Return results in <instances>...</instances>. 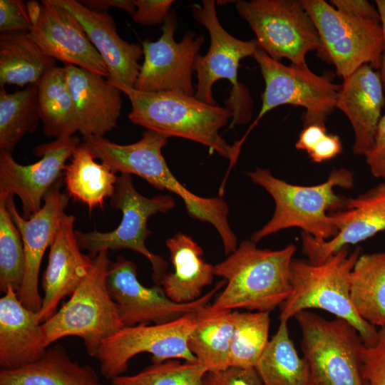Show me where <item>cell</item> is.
I'll use <instances>...</instances> for the list:
<instances>
[{"mask_svg": "<svg viewBox=\"0 0 385 385\" xmlns=\"http://www.w3.org/2000/svg\"><path fill=\"white\" fill-rule=\"evenodd\" d=\"M342 151V143L337 135L327 133L308 154L317 163L329 160Z\"/></svg>", "mask_w": 385, "mask_h": 385, "instance_id": "42", "label": "cell"}, {"mask_svg": "<svg viewBox=\"0 0 385 385\" xmlns=\"http://www.w3.org/2000/svg\"><path fill=\"white\" fill-rule=\"evenodd\" d=\"M32 27L26 3L21 0H0L1 33L26 31Z\"/></svg>", "mask_w": 385, "mask_h": 385, "instance_id": "37", "label": "cell"}, {"mask_svg": "<svg viewBox=\"0 0 385 385\" xmlns=\"http://www.w3.org/2000/svg\"><path fill=\"white\" fill-rule=\"evenodd\" d=\"M332 215L338 232L330 240L319 241L301 233L302 252L312 264L323 263L347 245L385 230V183L355 198H346L344 210Z\"/></svg>", "mask_w": 385, "mask_h": 385, "instance_id": "18", "label": "cell"}, {"mask_svg": "<svg viewBox=\"0 0 385 385\" xmlns=\"http://www.w3.org/2000/svg\"><path fill=\"white\" fill-rule=\"evenodd\" d=\"M327 133L325 124L314 123L305 126L299 133L295 148L309 154Z\"/></svg>", "mask_w": 385, "mask_h": 385, "instance_id": "43", "label": "cell"}, {"mask_svg": "<svg viewBox=\"0 0 385 385\" xmlns=\"http://www.w3.org/2000/svg\"><path fill=\"white\" fill-rule=\"evenodd\" d=\"M197 312L164 324L124 327L101 345L95 356L100 364L101 373L110 380L121 376L128 369V361L144 352L152 355L153 364L174 359L196 361L188 341L196 325Z\"/></svg>", "mask_w": 385, "mask_h": 385, "instance_id": "12", "label": "cell"}, {"mask_svg": "<svg viewBox=\"0 0 385 385\" xmlns=\"http://www.w3.org/2000/svg\"><path fill=\"white\" fill-rule=\"evenodd\" d=\"M254 183L263 188L273 198L275 210L272 218L251 240L255 243L278 231L298 227L319 241L329 240L338 230L329 210L344 209L346 197L335 193L337 187L354 186V175L346 169L333 170L321 184L302 186L274 177L268 169L257 168L247 173Z\"/></svg>", "mask_w": 385, "mask_h": 385, "instance_id": "3", "label": "cell"}, {"mask_svg": "<svg viewBox=\"0 0 385 385\" xmlns=\"http://www.w3.org/2000/svg\"><path fill=\"white\" fill-rule=\"evenodd\" d=\"M270 312L236 311L230 367H255L268 343Z\"/></svg>", "mask_w": 385, "mask_h": 385, "instance_id": "33", "label": "cell"}, {"mask_svg": "<svg viewBox=\"0 0 385 385\" xmlns=\"http://www.w3.org/2000/svg\"><path fill=\"white\" fill-rule=\"evenodd\" d=\"M56 61L46 55L29 32L1 33L0 86L37 84Z\"/></svg>", "mask_w": 385, "mask_h": 385, "instance_id": "26", "label": "cell"}, {"mask_svg": "<svg viewBox=\"0 0 385 385\" xmlns=\"http://www.w3.org/2000/svg\"><path fill=\"white\" fill-rule=\"evenodd\" d=\"M295 251L293 244L271 250L257 247L252 240L242 241L214 266L215 275L222 277L226 287L210 309L270 312L281 306L292 292L290 266Z\"/></svg>", "mask_w": 385, "mask_h": 385, "instance_id": "1", "label": "cell"}, {"mask_svg": "<svg viewBox=\"0 0 385 385\" xmlns=\"http://www.w3.org/2000/svg\"><path fill=\"white\" fill-rule=\"evenodd\" d=\"M38 23L29 34L41 49L64 65L71 64L108 78L107 66L83 26L56 0H43Z\"/></svg>", "mask_w": 385, "mask_h": 385, "instance_id": "17", "label": "cell"}, {"mask_svg": "<svg viewBox=\"0 0 385 385\" xmlns=\"http://www.w3.org/2000/svg\"><path fill=\"white\" fill-rule=\"evenodd\" d=\"M72 215L65 213L49 247L47 267L42 278L41 308L38 312L43 323L57 312L60 302L71 296L86 277L93 258L84 255L78 245Z\"/></svg>", "mask_w": 385, "mask_h": 385, "instance_id": "19", "label": "cell"}, {"mask_svg": "<svg viewBox=\"0 0 385 385\" xmlns=\"http://www.w3.org/2000/svg\"><path fill=\"white\" fill-rule=\"evenodd\" d=\"M80 145L71 136L36 145L34 153L41 159L21 165L11 153L0 150V195H17L22 204V217L30 219L43 205L44 197L61 179L67 160Z\"/></svg>", "mask_w": 385, "mask_h": 385, "instance_id": "15", "label": "cell"}, {"mask_svg": "<svg viewBox=\"0 0 385 385\" xmlns=\"http://www.w3.org/2000/svg\"><path fill=\"white\" fill-rule=\"evenodd\" d=\"M363 375L368 385H385V326L378 331L373 345H364Z\"/></svg>", "mask_w": 385, "mask_h": 385, "instance_id": "36", "label": "cell"}, {"mask_svg": "<svg viewBox=\"0 0 385 385\" xmlns=\"http://www.w3.org/2000/svg\"><path fill=\"white\" fill-rule=\"evenodd\" d=\"M38 94L37 84L13 93L0 86V150L11 153L25 135L36 130Z\"/></svg>", "mask_w": 385, "mask_h": 385, "instance_id": "32", "label": "cell"}, {"mask_svg": "<svg viewBox=\"0 0 385 385\" xmlns=\"http://www.w3.org/2000/svg\"><path fill=\"white\" fill-rule=\"evenodd\" d=\"M0 385H104L91 366L73 361L61 344L48 347L35 362L1 369Z\"/></svg>", "mask_w": 385, "mask_h": 385, "instance_id": "25", "label": "cell"}, {"mask_svg": "<svg viewBox=\"0 0 385 385\" xmlns=\"http://www.w3.org/2000/svg\"><path fill=\"white\" fill-rule=\"evenodd\" d=\"M48 346L38 312L26 308L10 287L0 299V366L14 369L41 359Z\"/></svg>", "mask_w": 385, "mask_h": 385, "instance_id": "23", "label": "cell"}, {"mask_svg": "<svg viewBox=\"0 0 385 385\" xmlns=\"http://www.w3.org/2000/svg\"><path fill=\"white\" fill-rule=\"evenodd\" d=\"M192 13L196 21L207 29L210 38L207 53L198 54L195 60L197 84L195 96L206 103L217 105L212 86L220 79L227 80L232 89L225 107L233 113L230 128L246 123L252 117V98L244 84L238 81V68L242 58L253 57L257 49L255 39L242 41L225 30L218 20L213 0L193 4Z\"/></svg>", "mask_w": 385, "mask_h": 385, "instance_id": "7", "label": "cell"}, {"mask_svg": "<svg viewBox=\"0 0 385 385\" xmlns=\"http://www.w3.org/2000/svg\"><path fill=\"white\" fill-rule=\"evenodd\" d=\"M203 385H263L255 367L230 366L215 372H207Z\"/></svg>", "mask_w": 385, "mask_h": 385, "instance_id": "38", "label": "cell"}, {"mask_svg": "<svg viewBox=\"0 0 385 385\" xmlns=\"http://www.w3.org/2000/svg\"><path fill=\"white\" fill-rule=\"evenodd\" d=\"M79 2L96 12L107 13L110 8H118L133 15L135 11L134 0H83Z\"/></svg>", "mask_w": 385, "mask_h": 385, "instance_id": "44", "label": "cell"}, {"mask_svg": "<svg viewBox=\"0 0 385 385\" xmlns=\"http://www.w3.org/2000/svg\"><path fill=\"white\" fill-rule=\"evenodd\" d=\"M318 31L319 55L343 79L364 65L381 67L384 36L381 23L344 14L324 0H301Z\"/></svg>", "mask_w": 385, "mask_h": 385, "instance_id": "11", "label": "cell"}, {"mask_svg": "<svg viewBox=\"0 0 385 385\" xmlns=\"http://www.w3.org/2000/svg\"><path fill=\"white\" fill-rule=\"evenodd\" d=\"M375 4L380 14L381 25L384 36V48L379 73L385 92V0H376Z\"/></svg>", "mask_w": 385, "mask_h": 385, "instance_id": "45", "label": "cell"}, {"mask_svg": "<svg viewBox=\"0 0 385 385\" xmlns=\"http://www.w3.org/2000/svg\"><path fill=\"white\" fill-rule=\"evenodd\" d=\"M110 205L113 209L121 211L120 223L115 230L106 232L96 229L90 232L76 230L81 249L87 251L92 258L101 251L110 250L125 249L140 253L150 263L153 279L160 285L168 265L145 245L151 234L148 228V220L153 215L173 209L175 205L174 199L169 195L145 197L135 188L130 175L120 174L114 193L110 198Z\"/></svg>", "mask_w": 385, "mask_h": 385, "instance_id": "8", "label": "cell"}, {"mask_svg": "<svg viewBox=\"0 0 385 385\" xmlns=\"http://www.w3.org/2000/svg\"><path fill=\"white\" fill-rule=\"evenodd\" d=\"M38 108L44 135L55 139L73 136L78 124L64 66H55L38 81Z\"/></svg>", "mask_w": 385, "mask_h": 385, "instance_id": "30", "label": "cell"}, {"mask_svg": "<svg viewBox=\"0 0 385 385\" xmlns=\"http://www.w3.org/2000/svg\"><path fill=\"white\" fill-rule=\"evenodd\" d=\"M61 178L47 192L41 210L30 219L19 215L14 195H9L6 205L22 237L25 255L24 277L18 297L28 309L38 312L42 297L38 291V277L44 252L50 247L62 216L66 213L70 197L61 192Z\"/></svg>", "mask_w": 385, "mask_h": 385, "instance_id": "16", "label": "cell"}, {"mask_svg": "<svg viewBox=\"0 0 385 385\" xmlns=\"http://www.w3.org/2000/svg\"><path fill=\"white\" fill-rule=\"evenodd\" d=\"M364 156L372 175L385 180V114L379 122L373 145Z\"/></svg>", "mask_w": 385, "mask_h": 385, "instance_id": "40", "label": "cell"}, {"mask_svg": "<svg viewBox=\"0 0 385 385\" xmlns=\"http://www.w3.org/2000/svg\"><path fill=\"white\" fill-rule=\"evenodd\" d=\"M294 318L301 329L309 385H368L363 375L364 344L351 324L307 310Z\"/></svg>", "mask_w": 385, "mask_h": 385, "instance_id": "6", "label": "cell"}, {"mask_svg": "<svg viewBox=\"0 0 385 385\" xmlns=\"http://www.w3.org/2000/svg\"><path fill=\"white\" fill-rule=\"evenodd\" d=\"M131 104L130 120L168 138L180 137L209 148L230 160V168L237 160L233 145L220 134L233 116L227 107L206 103L194 96L178 92L145 93L120 87Z\"/></svg>", "mask_w": 385, "mask_h": 385, "instance_id": "2", "label": "cell"}, {"mask_svg": "<svg viewBox=\"0 0 385 385\" xmlns=\"http://www.w3.org/2000/svg\"><path fill=\"white\" fill-rule=\"evenodd\" d=\"M225 284L226 281L223 279L200 298L188 303H177L166 295L161 286L147 287L141 284L136 265L122 256L111 261L107 274L109 293L125 327L160 324L196 312L208 305Z\"/></svg>", "mask_w": 385, "mask_h": 385, "instance_id": "13", "label": "cell"}, {"mask_svg": "<svg viewBox=\"0 0 385 385\" xmlns=\"http://www.w3.org/2000/svg\"><path fill=\"white\" fill-rule=\"evenodd\" d=\"M73 13L83 26L108 71V81L117 87L134 88L143 56L142 45L128 43L118 35L116 24L108 13L92 11L75 0H56Z\"/></svg>", "mask_w": 385, "mask_h": 385, "instance_id": "20", "label": "cell"}, {"mask_svg": "<svg viewBox=\"0 0 385 385\" xmlns=\"http://www.w3.org/2000/svg\"><path fill=\"white\" fill-rule=\"evenodd\" d=\"M29 16L31 22L32 26H35L41 16V4L36 1H29L26 2Z\"/></svg>", "mask_w": 385, "mask_h": 385, "instance_id": "46", "label": "cell"}, {"mask_svg": "<svg viewBox=\"0 0 385 385\" xmlns=\"http://www.w3.org/2000/svg\"><path fill=\"white\" fill-rule=\"evenodd\" d=\"M253 58L257 62L265 81L259 113L244 136L233 145L238 153L251 130L271 110L283 105L303 107L304 127L325 124L337 108L341 85L329 78L314 73L306 63L284 65L269 56L260 48Z\"/></svg>", "mask_w": 385, "mask_h": 385, "instance_id": "9", "label": "cell"}, {"mask_svg": "<svg viewBox=\"0 0 385 385\" xmlns=\"http://www.w3.org/2000/svg\"><path fill=\"white\" fill-rule=\"evenodd\" d=\"M173 0H134L133 20L145 26L163 24L170 14Z\"/></svg>", "mask_w": 385, "mask_h": 385, "instance_id": "39", "label": "cell"}, {"mask_svg": "<svg viewBox=\"0 0 385 385\" xmlns=\"http://www.w3.org/2000/svg\"><path fill=\"white\" fill-rule=\"evenodd\" d=\"M8 197L0 195V289L11 287L18 292L25 272V255L21 235L6 205Z\"/></svg>", "mask_w": 385, "mask_h": 385, "instance_id": "34", "label": "cell"}, {"mask_svg": "<svg viewBox=\"0 0 385 385\" xmlns=\"http://www.w3.org/2000/svg\"><path fill=\"white\" fill-rule=\"evenodd\" d=\"M360 255L359 247L352 252L344 247L318 265L294 258L289 274L292 292L280 306L279 320L288 322L309 309H323L351 324L365 346L373 345L378 331L360 317L350 299L351 272Z\"/></svg>", "mask_w": 385, "mask_h": 385, "instance_id": "4", "label": "cell"}, {"mask_svg": "<svg viewBox=\"0 0 385 385\" xmlns=\"http://www.w3.org/2000/svg\"><path fill=\"white\" fill-rule=\"evenodd\" d=\"M329 2L341 12L381 23L380 14L376 6L366 0H332Z\"/></svg>", "mask_w": 385, "mask_h": 385, "instance_id": "41", "label": "cell"}, {"mask_svg": "<svg viewBox=\"0 0 385 385\" xmlns=\"http://www.w3.org/2000/svg\"><path fill=\"white\" fill-rule=\"evenodd\" d=\"M207 372L197 361L181 363L171 359L153 364L134 375L119 376L111 382L113 385H203Z\"/></svg>", "mask_w": 385, "mask_h": 385, "instance_id": "35", "label": "cell"}, {"mask_svg": "<svg viewBox=\"0 0 385 385\" xmlns=\"http://www.w3.org/2000/svg\"><path fill=\"white\" fill-rule=\"evenodd\" d=\"M287 322L280 321L255 369L263 385H309V369L289 337Z\"/></svg>", "mask_w": 385, "mask_h": 385, "instance_id": "31", "label": "cell"}, {"mask_svg": "<svg viewBox=\"0 0 385 385\" xmlns=\"http://www.w3.org/2000/svg\"><path fill=\"white\" fill-rule=\"evenodd\" d=\"M173 272L166 273L160 286L177 303H188L201 297L215 275L214 266L203 258L201 247L190 236L178 232L166 241Z\"/></svg>", "mask_w": 385, "mask_h": 385, "instance_id": "24", "label": "cell"}, {"mask_svg": "<svg viewBox=\"0 0 385 385\" xmlns=\"http://www.w3.org/2000/svg\"><path fill=\"white\" fill-rule=\"evenodd\" d=\"M384 102L380 73L371 66L364 65L343 79L337 108L346 115L353 128L354 154L364 155L372 147Z\"/></svg>", "mask_w": 385, "mask_h": 385, "instance_id": "22", "label": "cell"}, {"mask_svg": "<svg viewBox=\"0 0 385 385\" xmlns=\"http://www.w3.org/2000/svg\"><path fill=\"white\" fill-rule=\"evenodd\" d=\"M177 26L175 13L171 11L163 23L159 39L142 43L144 58L134 89L145 93L195 94L192 73L205 39L202 35L188 31L177 42L174 38Z\"/></svg>", "mask_w": 385, "mask_h": 385, "instance_id": "14", "label": "cell"}, {"mask_svg": "<svg viewBox=\"0 0 385 385\" xmlns=\"http://www.w3.org/2000/svg\"><path fill=\"white\" fill-rule=\"evenodd\" d=\"M350 299L361 319L385 326V252L360 255L351 272Z\"/></svg>", "mask_w": 385, "mask_h": 385, "instance_id": "29", "label": "cell"}, {"mask_svg": "<svg viewBox=\"0 0 385 385\" xmlns=\"http://www.w3.org/2000/svg\"><path fill=\"white\" fill-rule=\"evenodd\" d=\"M110 262L108 251L98 252L70 299L42 323L48 346L63 337H78L88 354L95 357L105 340L125 327L108 289Z\"/></svg>", "mask_w": 385, "mask_h": 385, "instance_id": "5", "label": "cell"}, {"mask_svg": "<svg viewBox=\"0 0 385 385\" xmlns=\"http://www.w3.org/2000/svg\"><path fill=\"white\" fill-rule=\"evenodd\" d=\"M64 171V183L70 197L86 205L90 210L102 207L114 193L118 175L108 166L98 163L83 142L74 150Z\"/></svg>", "mask_w": 385, "mask_h": 385, "instance_id": "28", "label": "cell"}, {"mask_svg": "<svg viewBox=\"0 0 385 385\" xmlns=\"http://www.w3.org/2000/svg\"><path fill=\"white\" fill-rule=\"evenodd\" d=\"M64 68L78 132L83 137H105L117 126L122 91L98 74L71 64L64 65Z\"/></svg>", "mask_w": 385, "mask_h": 385, "instance_id": "21", "label": "cell"}, {"mask_svg": "<svg viewBox=\"0 0 385 385\" xmlns=\"http://www.w3.org/2000/svg\"><path fill=\"white\" fill-rule=\"evenodd\" d=\"M236 311L210 309L198 311L195 327L188 338V346L197 361L208 372L230 367V352Z\"/></svg>", "mask_w": 385, "mask_h": 385, "instance_id": "27", "label": "cell"}, {"mask_svg": "<svg viewBox=\"0 0 385 385\" xmlns=\"http://www.w3.org/2000/svg\"><path fill=\"white\" fill-rule=\"evenodd\" d=\"M235 7L253 31L257 48L272 58L300 64L309 52L321 53L318 31L301 0L237 1Z\"/></svg>", "mask_w": 385, "mask_h": 385, "instance_id": "10", "label": "cell"}]
</instances>
